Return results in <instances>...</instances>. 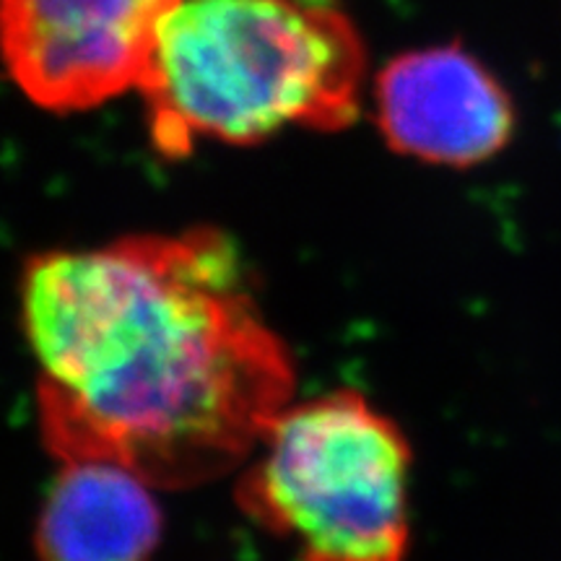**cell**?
Segmentation results:
<instances>
[{
  "label": "cell",
  "instance_id": "4",
  "mask_svg": "<svg viewBox=\"0 0 561 561\" xmlns=\"http://www.w3.org/2000/svg\"><path fill=\"white\" fill-rule=\"evenodd\" d=\"M178 0H0V53L39 107L73 112L140 87Z\"/></svg>",
  "mask_w": 561,
  "mask_h": 561
},
{
  "label": "cell",
  "instance_id": "1",
  "mask_svg": "<svg viewBox=\"0 0 561 561\" xmlns=\"http://www.w3.org/2000/svg\"><path fill=\"white\" fill-rule=\"evenodd\" d=\"M21 325L45 447L191 489L252 458L294 396V362L216 229L34 255Z\"/></svg>",
  "mask_w": 561,
  "mask_h": 561
},
{
  "label": "cell",
  "instance_id": "5",
  "mask_svg": "<svg viewBox=\"0 0 561 561\" xmlns=\"http://www.w3.org/2000/svg\"><path fill=\"white\" fill-rule=\"evenodd\" d=\"M377 123L392 151L468 170L494 159L517 128L515 100L460 45L390 60L377 79Z\"/></svg>",
  "mask_w": 561,
  "mask_h": 561
},
{
  "label": "cell",
  "instance_id": "2",
  "mask_svg": "<svg viewBox=\"0 0 561 561\" xmlns=\"http://www.w3.org/2000/svg\"><path fill=\"white\" fill-rule=\"evenodd\" d=\"M362 76V42L328 3L178 0L138 89L157 149L185 157L201 138L257 144L286 125L346 128Z\"/></svg>",
  "mask_w": 561,
  "mask_h": 561
},
{
  "label": "cell",
  "instance_id": "3",
  "mask_svg": "<svg viewBox=\"0 0 561 561\" xmlns=\"http://www.w3.org/2000/svg\"><path fill=\"white\" fill-rule=\"evenodd\" d=\"M411 462L396 421L335 390L278 413L234 496L297 561H405Z\"/></svg>",
  "mask_w": 561,
  "mask_h": 561
},
{
  "label": "cell",
  "instance_id": "6",
  "mask_svg": "<svg viewBox=\"0 0 561 561\" xmlns=\"http://www.w3.org/2000/svg\"><path fill=\"white\" fill-rule=\"evenodd\" d=\"M153 486L128 468L68 460L37 523L39 561H151L161 541Z\"/></svg>",
  "mask_w": 561,
  "mask_h": 561
}]
</instances>
